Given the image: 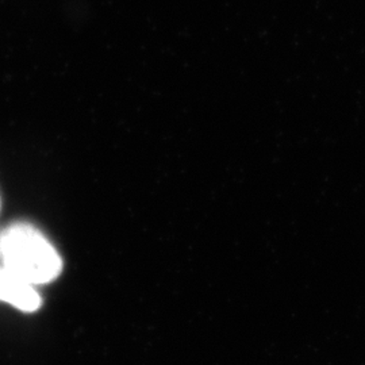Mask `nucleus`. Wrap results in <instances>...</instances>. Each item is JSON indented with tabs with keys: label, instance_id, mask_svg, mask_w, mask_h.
<instances>
[{
	"label": "nucleus",
	"instance_id": "obj_1",
	"mask_svg": "<svg viewBox=\"0 0 365 365\" xmlns=\"http://www.w3.org/2000/svg\"><path fill=\"white\" fill-rule=\"evenodd\" d=\"M0 257L7 271L33 286L51 283L63 271L58 252L26 222H16L1 232Z\"/></svg>",
	"mask_w": 365,
	"mask_h": 365
},
{
	"label": "nucleus",
	"instance_id": "obj_2",
	"mask_svg": "<svg viewBox=\"0 0 365 365\" xmlns=\"http://www.w3.org/2000/svg\"><path fill=\"white\" fill-rule=\"evenodd\" d=\"M15 274L7 271L4 267L0 268V300L7 302L13 288Z\"/></svg>",
	"mask_w": 365,
	"mask_h": 365
}]
</instances>
